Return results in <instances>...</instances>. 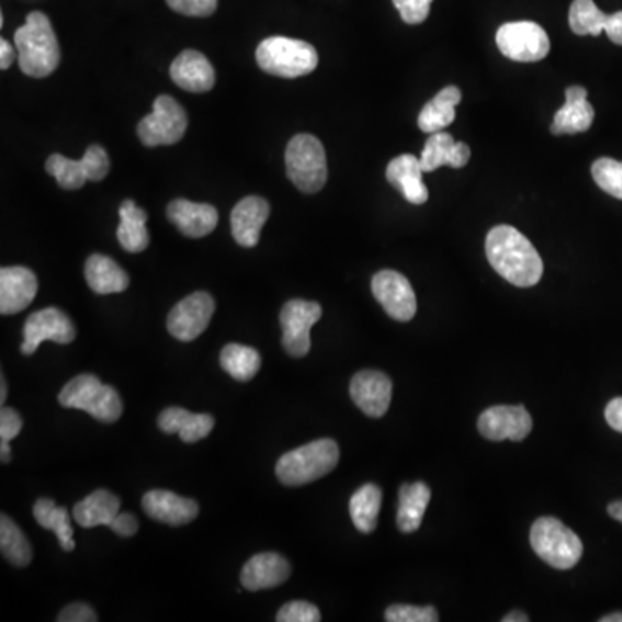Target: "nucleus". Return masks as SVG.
<instances>
[{"label":"nucleus","instance_id":"1","mask_svg":"<svg viewBox=\"0 0 622 622\" xmlns=\"http://www.w3.org/2000/svg\"><path fill=\"white\" fill-rule=\"evenodd\" d=\"M486 257L505 281L533 287L543 275V261L528 237L510 225H498L486 237Z\"/></svg>","mask_w":622,"mask_h":622},{"label":"nucleus","instance_id":"2","mask_svg":"<svg viewBox=\"0 0 622 622\" xmlns=\"http://www.w3.org/2000/svg\"><path fill=\"white\" fill-rule=\"evenodd\" d=\"M18 49V63L23 73L32 78H45L53 75L59 66L61 50L49 18L41 11L30 13L25 25L14 35Z\"/></svg>","mask_w":622,"mask_h":622},{"label":"nucleus","instance_id":"3","mask_svg":"<svg viewBox=\"0 0 622 622\" xmlns=\"http://www.w3.org/2000/svg\"><path fill=\"white\" fill-rule=\"evenodd\" d=\"M339 456L336 441L329 438L312 441L282 455L276 462L275 474L285 486H305L332 472L339 464Z\"/></svg>","mask_w":622,"mask_h":622},{"label":"nucleus","instance_id":"4","mask_svg":"<svg viewBox=\"0 0 622 622\" xmlns=\"http://www.w3.org/2000/svg\"><path fill=\"white\" fill-rule=\"evenodd\" d=\"M59 403L65 408L87 411L99 422H116L123 414L118 391L90 374L71 378L59 393Z\"/></svg>","mask_w":622,"mask_h":622},{"label":"nucleus","instance_id":"5","mask_svg":"<svg viewBox=\"0 0 622 622\" xmlns=\"http://www.w3.org/2000/svg\"><path fill=\"white\" fill-rule=\"evenodd\" d=\"M257 63L264 73L273 77L297 78L315 71L318 54L308 42L287 37H270L257 49Z\"/></svg>","mask_w":622,"mask_h":622},{"label":"nucleus","instance_id":"6","mask_svg":"<svg viewBox=\"0 0 622 622\" xmlns=\"http://www.w3.org/2000/svg\"><path fill=\"white\" fill-rule=\"evenodd\" d=\"M531 546L541 561L553 569H573L583 557L578 534L555 517H541L531 528Z\"/></svg>","mask_w":622,"mask_h":622},{"label":"nucleus","instance_id":"7","mask_svg":"<svg viewBox=\"0 0 622 622\" xmlns=\"http://www.w3.org/2000/svg\"><path fill=\"white\" fill-rule=\"evenodd\" d=\"M285 171L299 191H320L327 182V156L320 140L309 134L291 138L285 149Z\"/></svg>","mask_w":622,"mask_h":622},{"label":"nucleus","instance_id":"8","mask_svg":"<svg viewBox=\"0 0 622 622\" xmlns=\"http://www.w3.org/2000/svg\"><path fill=\"white\" fill-rule=\"evenodd\" d=\"M110 156L101 146H90L82 159L66 158L61 155H53L45 163V171L53 176L59 183V188L66 191L82 189L87 182H101L110 173Z\"/></svg>","mask_w":622,"mask_h":622},{"label":"nucleus","instance_id":"9","mask_svg":"<svg viewBox=\"0 0 622 622\" xmlns=\"http://www.w3.org/2000/svg\"><path fill=\"white\" fill-rule=\"evenodd\" d=\"M188 113L170 95H159L152 113L140 120L138 138L146 147L173 146L180 143L188 131Z\"/></svg>","mask_w":622,"mask_h":622},{"label":"nucleus","instance_id":"10","mask_svg":"<svg viewBox=\"0 0 622 622\" xmlns=\"http://www.w3.org/2000/svg\"><path fill=\"white\" fill-rule=\"evenodd\" d=\"M497 45L505 57L517 63H538L550 53V38L534 21L505 23L497 32Z\"/></svg>","mask_w":622,"mask_h":622},{"label":"nucleus","instance_id":"11","mask_svg":"<svg viewBox=\"0 0 622 622\" xmlns=\"http://www.w3.org/2000/svg\"><path fill=\"white\" fill-rule=\"evenodd\" d=\"M321 318V306L305 299H291L281 312L282 346L293 359H303L312 350L309 330Z\"/></svg>","mask_w":622,"mask_h":622},{"label":"nucleus","instance_id":"12","mask_svg":"<svg viewBox=\"0 0 622 622\" xmlns=\"http://www.w3.org/2000/svg\"><path fill=\"white\" fill-rule=\"evenodd\" d=\"M215 314V299L207 293H194L177 303L168 315V332L179 341L200 338Z\"/></svg>","mask_w":622,"mask_h":622},{"label":"nucleus","instance_id":"13","mask_svg":"<svg viewBox=\"0 0 622 622\" xmlns=\"http://www.w3.org/2000/svg\"><path fill=\"white\" fill-rule=\"evenodd\" d=\"M23 336L25 341L21 344V353L33 354L44 341L69 344L77 338V329L61 309L45 308L26 318Z\"/></svg>","mask_w":622,"mask_h":622},{"label":"nucleus","instance_id":"14","mask_svg":"<svg viewBox=\"0 0 622 622\" xmlns=\"http://www.w3.org/2000/svg\"><path fill=\"white\" fill-rule=\"evenodd\" d=\"M372 293L386 314L398 321H410L417 314V297L407 276L395 270H383L372 279Z\"/></svg>","mask_w":622,"mask_h":622},{"label":"nucleus","instance_id":"15","mask_svg":"<svg viewBox=\"0 0 622 622\" xmlns=\"http://www.w3.org/2000/svg\"><path fill=\"white\" fill-rule=\"evenodd\" d=\"M477 429L486 440L522 441L533 431V417L524 407L498 405L480 414Z\"/></svg>","mask_w":622,"mask_h":622},{"label":"nucleus","instance_id":"16","mask_svg":"<svg viewBox=\"0 0 622 622\" xmlns=\"http://www.w3.org/2000/svg\"><path fill=\"white\" fill-rule=\"evenodd\" d=\"M350 395L363 414L381 419L389 410L393 383L384 372L362 371L351 378Z\"/></svg>","mask_w":622,"mask_h":622},{"label":"nucleus","instance_id":"17","mask_svg":"<svg viewBox=\"0 0 622 622\" xmlns=\"http://www.w3.org/2000/svg\"><path fill=\"white\" fill-rule=\"evenodd\" d=\"M37 291V276L32 270L25 267H4L0 270V314H20L32 305Z\"/></svg>","mask_w":622,"mask_h":622},{"label":"nucleus","instance_id":"18","mask_svg":"<svg viewBox=\"0 0 622 622\" xmlns=\"http://www.w3.org/2000/svg\"><path fill=\"white\" fill-rule=\"evenodd\" d=\"M270 216L269 201L260 195H249L239 201L230 216L233 236L242 248H255L260 242L261 228Z\"/></svg>","mask_w":622,"mask_h":622},{"label":"nucleus","instance_id":"19","mask_svg":"<svg viewBox=\"0 0 622 622\" xmlns=\"http://www.w3.org/2000/svg\"><path fill=\"white\" fill-rule=\"evenodd\" d=\"M143 509L155 521L170 525H185L200 513V505L167 489H152L143 498Z\"/></svg>","mask_w":622,"mask_h":622},{"label":"nucleus","instance_id":"20","mask_svg":"<svg viewBox=\"0 0 622 622\" xmlns=\"http://www.w3.org/2000/svg\"><path fill=\"white\" fill-rule=\"evenodd\" d=\"M170 77L180 89L203 94L210 92L215 87L216 75L212 63L207 61L204 54L197 50H183L177 56L176 61L171 63Z\"/></svg>","mask_w":622,"mask_h":622},{"label":"nucleus","instance_id":"21","mask_svg":"<svg viewBox=\"0 0 622 622\" xmlns=\"http://www.w3.org/2000/svg\"><path fill=\"white\" fill-rule=\"evenodd\" d=\"M291 576L290 562L279 553H258L249 558L240 573V583L246 590L260 591L284 585Z\"/></svg>","mask_w":622,"mask_h":622},{"label":"nucleus","instance_id":"22","mask_svg":"<svg viewBox=\"0 0 622 622\" xmlns=\"http://www.w3.org/2000/svg\"><path fill=\"white\" fill-rule=\"evenodd\" d=\"M168 218L183 236L192 239L210 236L218 225V212L212 204L176 200L168 204Z\"/></svg>","mask_w":622,"mask_h":622},{"label":"nucleus","instance_id":"23","mask_svg":"<svg viewBox=\"0 0 622 622\" xmlns=\"http://www.w3.org/2000/svg\"><path fill=\"white\" fill-rule=\"evenodd\" d=\"M595 110L588 102L585 87L574 86L566 90V104L557 111L553 118V135H574L590 131L593 125Z\"/></svg>","mask_w":622,"mask_h":622},{"label":"nucleus","instance_id":"24","mask_svg":"<svg viewBox=\"0 0 622 622\" xmlns=\"http://www.w3.org/2000/svg\"><path fill=\"white\" fill-rule=\"evenodd\" d=\"M422 176L423 168L420 158L414 155L398 156L387 165V182L398 189L403 197L411 204L428 203L429 191L423 183Z\"/></svg>","mask_w":622,"mask_h":622},{"label":"nucleus","instance_id":"25","mask_svg":"<svg viewBox=\"0 0 622 622\" xmlns=\"http://www.w3.org/2000/svg\"><path fill=\"white\" fill-rule=\"evenodd\" d=\"M158 426L165 434H180L183 443H195L213 431L215 419L210 414H192L185 408L170 407L159 415Z\"/></svg>","mask_w":622,"mask_h":622},{"label":"nucleus","instance_id":"26","mask_svg":"<svg viewBox=\"0 0 622 622\" xmlns=\"http://www.w3.org/2000/svg\"><path fill=\"white\" fill-rule=\"evenodd\" d=\"M471 159V147L455 143L446 132H436L428 138L420 155L423 171H434L441 167L464 168Z\"/></svg>","mask_w":622,"mask_h":622},{"label":"nucleus","instance_id":"27","mask_svg":"<svg viewBox=\"0 0 622 622\" xmlns=\"http://www.w3.org/2000/svg\"><path fill=\"white\" fill-rule=\"evenodd\" d=\"M120 507L122 501L116 495L108 489H98L75 505L73 519L82 528H98V525L110 528L111 522L120 513Z\"/></svg>","mask_w":622,"mask_h":622},{"label":"nucleus","instance_id":"28","mask_svg":"<svg viewBox=\"0 0 622 622\" xmlns=\"http://www.w3.org/2000/svg\"><path fill=\"white\" fill-rule=\"evenodd\" d=\"M429 501H431V489L428 484L422 480L403 484L399 488L398 516H396V524L402 533H415L420 528Z\"/></svg>","mask_w":622,"mask_h":622},{"label":"nucleus","instance_id":"29","mask_svg":"<svg viewBox=\"0 0 622 622\" xmlns=\"http://www.w3.org/2000/svg\"><path fill=\"white\" fill-rule=\"evenodd\" d=\"M86 279L95 294L123 293L131 279L116 261L104 255H92L86 263Z\"/></svg>","mask_w":622,"mask_h":622},{"label":"nucleus","instance_id":"30","mask_svg":"<svg viewBox=\"0 0 622 622\" xmlns=\"http://www.w3.org/2000/svg\"><path fill=\"white\" fill-rule=\"evenodd\" d=\"M462 101L459 87H444L440 94L429 101L419 114V128L423 134L443 132L455 122V108Z\"/></svg>","mask_w":622,"mask_h":622},{"label":"nucleus","instance_id":"31","mask_svg":"<svg viewBox=\"0 0 622 622\" xmlns=\"http://www.w3.org/2000/svg\"><path fill=\"white\" fill-rule=\"evenodd\" d=\"M147 213L132 200L123 201L120 206V245L128 252H143L149 246V233L146 227Z\"/></svg>","mask_w":622,"mask_h":622},{"label":"nucleus","instance_id":"32","mask_svg":"<svg viewBox=\"0 0 622 622\" xmlns=\"http://www.w3.org/2000/svg\"><path fill=\"white\" fill-rule=\"evenodd\" d=\"M381 505H383V489L378 488L377 484H365L354 491L350 500V513L351 521L360 533H374Z\"/></svg>","mask_w":622,"mask_h":622},{"label":"nucleus","instance_id":"33","mask_svg":"<svg viewBox=\"0 0 622 622\" xmlns=\"http://www.w3.org/2000/svg\"><path fill=\"white\" fill-rule=\"evenodd\" d=\"M33 516L42 528L50 529L56 533L65 552H73V529H71V522H69L68 510L57 507L56 501L49 500V498H41L33 505Z\"/></svg>","mask_w":622,"mask_h":622},{"label":"nucleus","instance_id":"34","mask_svg":"<svg viewBox=\"0 0 622 622\" xmlns=\"http://www.w3.org/2000/svg\"><path fill=\"white\" fill-rule=\"evenodd\" d=\"M220 365L230 377L248 383L260 372L261 357L249 346L227 344L220 353Z\"/></svg>","mask_w":622,"mask_h":622},{"label":"nucleus","instance_id":"35","mask_svg":"<svg viewBox=\"0 0 622 622\" xmlns=\"http://www.w3.org/2000/svg\"><path fill=\"white\" fill-rule=\"evenodd\" d=\"M0 550L9 564L26 567L32 562L33 552L29 538L8 516L0 517Z\"/></svg>","mask_w":622,"mask_h":622},{"label":"nucleus","instance_id":"36","mask_svg":"<svg viewBox=\"0 0 622 622\" xmlns=\"http://www.w3.org/2000/svg\"><path fill=\"white\" fill-rule=\"evenodd\" d=\"M607 18L609 14L600 11L593 0H574L570 4L569 26L579 37H598L606 32Z\"/></svg>","mask_w":622,"mask_h":622},{"label":"nucleus","instance_id":"37","mask_svg":"<svg viewBox=\"0 0 622 622\" xmlns=\"http://www.w3.org/2000/svg\"><path fill=\"white\" fill-rule=\"evenodd\" d=\"M591 176L598 188L622 201V161L612 158L597 159L591 167Z\"/></svg>","mask_w":622,"mask_h":622},{"label":"nucleus","instance_id":"38","mask_svg":"<svg viewBox=\"0 0 622 622\" xmlns=\"http://www.w3.org/2000/svg\"><path fill=\"white\" fill-rule=\"evenodd\" d=\"M387 622H436L440 621L438 610L432 606H391L386 610Z\"/></svg>","mask_w":622,"mask_h":622},{"label":"nucleus","instance_id":"39","mask_svg":"<svg viewBox=\"0 0 622 622\" xmlns=\"http://www.w3.org/2000/svg\"><path fill=\"white\" fill-rule=\"evenodd\" d=\"M320 619V610L314 603L303 602V600L285 603L276 614L279 622H318Z\"/></svg>","mask_w":622,"mask_h":622},{"label":"nucleus","instance_id":"40","mask_svg":"<svg viewBox=\"0 0 622 622\" xmlns=\"http://www.w3.org/2000/svg\"><path fill=\"white\" fill-rule=\"evenodd\" d=\"M399 16L408 25H420L431 13L432 0H393Z\"/></svg>","mask_w":622,"mask_h":622},{"label":"nucleus","instance_id":"41","mask_svg":"<svg viewBox=\"0 0 622 622\" xmlns=\"http://www.w3.org/2000/svg\"><path fill=\"white\" fill-rule=\"evenodd\" d=\"M167 4L183 16L207 18L215 13L218 0H167Z\"/></svg>","mask_w":622,"mask_h":622},{"label":"nucleus","instance_id":"42","mask_svg":"<svg viewBox=\"0 0 622 622\" xmlns=\"http://www.w3.org/2000/svg\"><path fill=\"white\" fill-rule=\"evenodd\" d=\"M23 429V419L13 408L4 407L0 410V441H13Z\"/></svg>","mask_w":622,"mask_h":622},{"label":"nucleus","instance_id":"43","mask_svg":"<svg viewBox=\"0 0 622 622\" xmlns=\"http://www.w3.org/2000/svg\"><path fill=\"white\" fill-rule=\"evenodd\" d=\"M59 622H95L98 621V615H95L94 609H90L87 603L77 602L71 603V606L63 609L61 614L57 618Z\"/></svg>","mask_w":622,"mask_h":622},{"label":"nucleus","instance_id":"44","mask_svg":"<svg viewBox=\"0 0 622 622\" xmlns=\"http://www.w3.org/2000/svg\"><path fill=\"white\" fill-rule=\"evenodd\" d=\"M110 528L118 536L132 538L138 531V522L132 513H118L116 519L111 522Z\"/></svg>","mask_w":622,"mask_h":622},{"label":"nucleus","instance_id":"45","mask_svg":"<svg viewBox=\"0 0 622 622\" xmlns=\"http://www.w3.org/2000/svg\"><path fill=\"white\" fill-rule=\"evenodd\" d=\"M606 419L610 428L622 432V398H614L607 405Z\"/></svg>","mask_w":622,"mask_h":622},{"label":"nucleus","instance_id":"46","mask_svg":"<svg viewBox=\"0 0 622 622\" xmlns=\"http://www.w3.org/2000/svg\"><path fill=\"white\" fill-rule=\"evenodd\" d=\"M606 33L610 42L622 45V11L609 14V18H607Z\"/></svg>","mask_w":622,"mask_h":622},{"label":"nucleus","instance_id":"47","mask_svg":"<svg viewBox=\"0 0 622 622\" xmlns=\"http://www.w3.org/2000/svg\"><path fill=\"white\" fill-rule=\"evenodd\" d=\"M14 61V50L13 45L9 44L5 38L0 41V68L8 69L9 66L13 65Z\"/></svg>","mask_w":622,"mask_h":622},{"label":"nucleus","instance_id":"48","mask_svg":"<svg viewBox=\"0 0 622 622\" xmlns=\"http://www.w3.org/2000/svg\"><path fill=\"white\" fill-rule=\"evenodd\" d=\"M501 621H504V622H528L529 618H528V615L524 614V612H519V610H513V612H510V614L505 615V618L501 619Z\"/></svg>","mask_w":622,"mask_h":622},{"label":"nucleus","instance_id":"49","mask_svg":"<svg viewBox=\"0 0 622 622\" xmlns=\"http://www.w3.org/2000/svg\"><path fill=\"white\" fill-rule=\"evenodd\" d=\"M609 516L615 521L622 522V500L609 505Z\"/></svg>","mask_w":622,"mask_h":622},{"label":"nucleus","instance_id":"50","mask_svg":"<svg viewBox=\"0 0 622 622\" xmlns=\"http://www.w3.org/2000/svg\"><path fill=\"white\" fill-rule=\"evenodd\" d=\"M0 455H2V464L11 462V446L5 441H0Z\"/></svg>","mask_w":622,"mask_h":622},{"label":"nucleus","instance_id":"51","mask_svg":"<svg viewBox=\"0 0 622 622\" xmlns=\"http://www.w3.org/2000/svg\"><path fill=\"white\" fill-rule=\"evenodd\" d=\"M600 622H622V612H614V614L603 615Z\"/></svg>","mask_w":622,"mask_h":622},{"label":"nucleus","instance_id":"52","mask_svg":"<svg viewBox=\"0 0 622 622\" xmlns=\"http://www.w3.org/2000/svg\"><path fill=\"white\" fill-rule=\"evenodd\" d=\"M5 378L4 375H2V378H0V386H2V395H0V402H2V405H4L5 402V396H8V386H5Z\"/></svg>","mask_w":622,"mask_h":622}]
</instances>
